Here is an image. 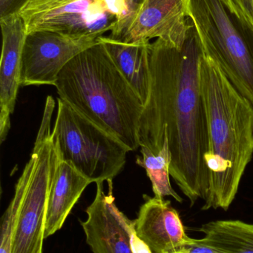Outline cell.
Masks as SVG:
<instances>
[{
  "label": "cell",
  "instance_id": "cell-1",
  "mask_svg": "<svg viewBox=\"0 0 253 253\" xmlns=\"http://www.w3.org/2000/svg\"><path fill=\"white\" fill-rule=\"evenodd\" d=\"M149 52L151 84L140 121V147L157 155L167 133L170 175L193 206L207 196L208 135L200 80L205 53L191 18L181 44L157 39Z\"/></svg>",
  "mask_w": 253,
  "mask_h": 253
},
{
  "label": "cell",
  "instance_id": "cell-2",
  "mask_svg": "<svg viewBox=\"0 0 253 253\" xmlns=\"http://www.w3.org/2000/svg\"><path fill=\"white\" fill-rule=\"evenodd\" d=\"M200 80L208 135V193L202 210L227 211L253 157V105L205 53Z\"/></svg>",
  "mask_w": 253,
  "mask_h": 253
},
{
  "label": "cell",
  "instance_id": "cell-3",
  "mask_svg": "<svg viewBox=\"0 0 253 253\" xmlns=\"http://www.w3.org/2000/svg\"><path fill=\"white\" fill-rule=\"evenodd\" d=\"M54 86L61 99L129 152L139 148L140 121L145 105L102 43L98 41L71 59Z\"/></svg>",
  "mask_w": 253,
  "mask_h": 253
},
{
  "label": "cell",
  "instance_id": "cell-4",
  "mask_svg": "<svg viewBox=\"0 0 253 253\" xmlns=\"http://www.w3.org/2000/svg\"><path fill=\"white\" fill-rule=\"evenodd\" d=\"M205 54L253 105V23L231 0H186Z\"/></svg>",
  "mask_w": 253,
  "mask_h": 253
},
{
  "label": "cell",
  "instance_id": "cell-5",
  "mask_svg": "<svg viewBox=\"0 0 253 253\" xmlns=\"http://www.w3.org/2000/svg\"><path fill=\"white\" fill-rule=\"evenodd\" d=\"M54 105L53 98L47 97L31 158L15 185L19 210L11 253H43L48 200L62 159L56 136L51 131Z\"/></svg>",
  "mask_w": 253,
  "mask_h": 253
},
{
  "label": "cell",
  "instance_id": "cell-6",
  "mask_svg": "<svg viewBox=\"0 0 253 253\" xmlns=\"http://www.w3.org/2000/svg\"><path fill=\"white\" fill-rule=\"evenodd\" d=\"M26 33L51 31L120 40L133 22L127 0H29L20 13Z\"/></svg>",
  "mask_w": 253,
  "mask_h": 253
},
{
  "label": "cell",
  "instance_id": "cell-7",
  "mask_svg": "<svg viewBox=\"0 0 253 253\" xmlns=\"http://www.w3.org/2000/svg\"><path fill=\"white\" fill-rule=\"evenodd\" d=\"M57 104L52 132L62 160L74 167L91 183L113 181L123 170L129 150L59 97Z\"/></svg>",
  "mask_w": 253,
  "mask_h": 253
},
{
  "label": "cell",
  "instance_id": "cell-8",
  "mask_svg": "<svg viewBox=\"0 0 253 253\" xmlns=\"http://www.w3.org/2000/svg\"><path fill=\"white\" fill-rule=\"evenodd\" d=\"M98 39L51 31L28 33L22 53L21 86H54L64 67L79 53L98 43Z\"/></svg>",
  "mask_w": 253,
  "mask_h": 253
},
{
  "label": "cell",
  "instance_id": "cell-9",
  "mask_svg": "<svg viewBox=\"0 0 253 253\" xmlns=\"http://www.w3.org/2000/svg\"><path fill=\"white\" fill-rule=\"evenodd\" d=\"M105 194L103 182H98L96 196L86 208L87 218L80 221L86 243L93 253H135L132 240L134 221L129 220L114 203L113 181Z\"/></svg>",
  "mask_w": 253,
  "mask_h": 253
},
{
  "label": "cell",
  "instance_id": "cell-10",
  "mask_svg": "<svg viewBox=\"0 0 253 253\" xmlns=\"http://www.w3.org/2000/svg\"><path fill=\"white\" fill-rule=\"evenodd\" d=\"M187 25L186 0H145L133 23L118 41L136 43L157 38L180 44L185 39Z\"/></svg>",
  "mask_w": 253,
  "mask_h": 253
},
{
  "label": "cell",
  "instance_id": "cell-11",
  "mask_svg": "<svg viewBox=\"0 0 253 253\" xmlns=\"http://www.w3.org/2000/svg\"><path fill=\"white\" fill-rule=\"evenodd\" d=\"M2 49L0 62V140L2 143L10 129V117L14 111L21 86L22 53L26 27L19 14L0 19Z\"/></svg>",
  "mask_w": 253,
  "mask_h": 253
},
{
  "label": "cell",
  "instance_id": "cell-12",
  "mask_svg": "<svg viewBox=\"0 0 253 253\" xmlns=\"http://www.w3.org/2000/svg\"><path fill=\"white\" fill-rule=\"evenodd\" d=\"M138 217L134 220L135 233L152 253H173L190 239L178 211L163 198L144 195Z\"/></svg>",
  "mask_w": 253,
  "mask_h": 253
},
{
  "label": "cell",
  "instance_id": "cell-13",
  "mask_svg": "<svg viewBox=\"0 0 253 253\" xmlns=\"http://www.w3.org/2000/svg\"><path fill=\"white\" fill-rule=\"evenodd\" d=\"M91 181L61 159L51 187L45 222V239L60 230Z\"/></svg>",
  "mask_w": 253,
  "mask_h": 253
},
{
  "label": "cell",
  "instance_id": "cell-14",
  "mask_svg": "<svg viewBox=\"0 0 253 253\" xmlns=\"http://www.w3.org/2000/svg\"><path fill=\"white\" fill-rule=\"evenodd\" d=\"M98 40L103 44L122 75L146 105L151 84L149 52L150 42L126 43L104 36Z\"/></svg>",
  "mask_w": 253,
  "mask_h": 253
},
{
  "label": "cell",
  "instance_id": "cell-15",
  "mask_svg": "<svg viewBox=\"0 0 253 253\" xmlns=\"http://www.w3.org/2000/svg\"><path fill=\"white\" fill-rule=\"evenodd\" d=\"M203 241L222 253H253V224L239 220L215 221L200 228Z\"/></svg>",
  "mask_w": 253,
  "mask_h": 253
},
{
  "label": "cell",
  "instance_id": "cell-16",
  "mask_svg": "<svg viewBox=\"0 0 253 253\" xmlns=\"http://www.w3.org/2000/svg\"><path fill=\"white\" fill-rule=\"evenodd\" d=\"M141 156L137 158L136 163L145 169L147 176L151 181L154 196L163 199L171 196L181 203L183 199L172 188L169 178L172 156L167 133L165 132L163 147L157 155L146 147H141Z\"/></svg>",
  "mask_w": 253,
  "mask_h": 253
},
{
  "label": "cell",
  "instance_id": "cell-17",
  "mask_svg": "<svg viewBox=\"0 0 253 253\" xmlns=\"http://www.w3.org/2000/svg\"><path fill=\"white\" fill-rule=\"evenodd\" d=\"M19 199L15 194L2 216L1 227L0 253H11L13 234L17 221Z\"/></svg>",
  "mask_w": 253,
  "mask_h": 253
},
{
  "label": "cell",
  "instance_id": "cell-18",
  "mask_svg": "<svg viewBox=\"0 0 253 253\" xmlns=\"http://www.w3.org/2000/svg\"><path fill=\"white\" fill-rule=\"evenodd\" d=\"M173 253H222L203 241L190 238L184 245Z\"/></svg>",
  "mask_w": 253,
  "mask_h": 253
},
{
  "label": "cell",
  "instance_id": "cell-19",
  "mask_svg": "<svg viewBox=\"0 0 253 253\" xmlns=\"http://www.w3.org/2000/svg\"><path fill=\"white\" fill-rule=\"evenodd\" d=\"M29 0H0V19L19 14Z\"/></svg>",
  "mask_w": 253,
  "mask_h": 253
},
{
  "label": "cell",
  "instance_id": "cell-20",
  "mask_svg": "<svg viewBox=\"0 0 253 253\" xmlns=\"http://www.w3.org/2000/svg\"><path fill=\"white\" fill-rule=\"evenodd\" d=\"M240 11H242L253 23V0H231Z\"/></svg>",
  "mask_w": 253,
  "mask_h": 253
},
{
  "label": "cell",
  "instance_id": "cell-21",
  "mask_svg": "<svg viewBox=\"0 0 253 253\" xmlns=\"http://www.w3.org/2000/svg\"><path fill=\"white\" fill-rule=\"evenodd\" d=\"M145 0H127L129 4V8L132 12V17H133V22L138 14V11L141 9V6L144 4ZM133 23V22H132Z\"/></svg>",
  "mask_w": 253,
  "mask_h": 253
}]
</instances>
